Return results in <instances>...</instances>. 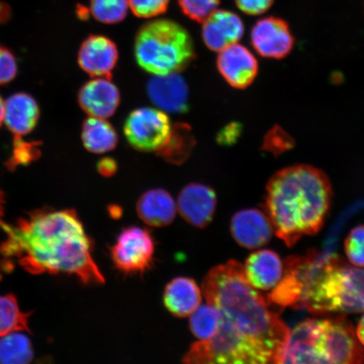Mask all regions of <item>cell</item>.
<instances>
[{"label":"cell","mask_w":364,"mask_h":364,"mask_svg":"<svg viewBox=\"0 0 364 364\" xmlns=\"http://www.w3.org/2000/svg\"><path fill=\"white\" fill-rule=\"evenodd\" d=\"M0 228L6 235L0 243L6 268L18 264L33 275L65 273L86 285L106 282L93 259L94 241L74 209H36Z\"/></svg>","instance_id":"obj_1"},{"label":"cell","mask_w":364,"mask_h":364,"mask_svg":"<svg viewBox=\"0 0 364 364\" xmlns=\"http://www.w3.org/2000/svg\"><path fill=\"white\" fill-rule=\"evenodd\" d=\"M280 307L317 316L364 311V268L334 253L309 250L286 259L283 279L268 295Z\"/></svg>","instance_id":"obj_2"},{"label":"cell","mask_w":364,"mask_h":364,"mask_svg":"<svg viewBox=\"0 0 364 364\" xmlns=\"http://www.w3.org/2000/svg\"><path fill=\"white\" fill-rule=\"evenodd\" d=\"M208 304L220 311L222 324L274 355L275 363L288 343L290 329L270 302L249 284L244 267L231 260L213 267L203 280Z\"/></svg>","instance_id":"obj_3"},{"label":"cell","mask_w":364,"mask_h":364,"mask_svg":"<svg viewBox=\"0 0 364 364\" xmlns=\"http://www.w3.org/2000/svg\"><path fill=\"white\" fill-rule=\"evenodd\" d=\"M331 198L328 176L301 164L286 167L271 177L265 208L277 237L292 247L303 236L321 230Z\"/></svg>","instance_id":"obj_4"},{"label":"cell","mask_w":364,"mask_h":364,"mask_svg":"<svg viewBox=\"0 0 364 364\" xmlns=\"http://www.w3.org/2000/svg\"><path fill=\"white\" fill-rule=\"evenodd\" d=\"M308 318L292 331L277 363H364V348L343 315Z\"/></svg>","instance_id":"obj_5"},{"label":"cell","mask_w":364,"mask_h":364,"mask_svg":"<svg viewBox=\"0 0 364 364\" xmlns=\"http://www.w3.org/2000/svg\"><path fill=\"white\" fill-rule=\"evenodd\" d=\"M134 50L138 65L154 75L179 73L195 58L188 31L179 23L166 19L149 21L141 26Z\"/></svg>","instance_id":"obj_6"},{"label":"cell","mask_w":364,"mask_h":364,"mask_svg":"<svg viewBox=\"0 0 364 364\" xmlns=\"http://www.w3.org/2000/svg\"><path fill=\"white\" fill-rule=\"evenodd\" d=\"M182 362L190 364L275 363L274 355L224 325L208 340L191 346Z\"/></svg>","instance_id":"obj_7"},{"label":"cell","mask_w":364,"mask_h":364,"mask_svg":"<svg viewBox=\"0 0 364 364\" xmlns=\"http://www.w3.org/2000/svg\"><path fill=\"white\" fill-rule=\"evenodd\" d=\"M110 250L118 271L127 275L144 274L153 265L156 240L151 231L130 226L121 231Z\"/></svg>","instance_id":"obj_8"},{"label":"cell","mask_w":364,"mask_h":364,"mask_svg":"<svg viewBox=\"0 0 364 364\" xmlns=\"http://www.w3.org/2000/svg\"><path fill=\"white\" fill-rule=\"evenodd\" d=\"M172 125L167 114L159 109L139 108L124 122V131L132 147L142 152L158 151L166 142Z\"/></svg>","instance_id":"obj_9"},{"label":"cell","mask_w":364,"mask_h":364,"mask_svg":"<svg viewBox=\"0 0 364 364\" xmlns=\"http://www.w3.org/2000/svg\"><path fill=\"white\" fill-rule=\"evenodd\" d=\"M250 43L259 55L283 59L292 52L295 39L288 23L279 17L267 16L255 23Z\"/></svg>","instance_id":"obj_10"},{"label":"cell","mask_w":364,"mask_h":364,"mask_svg":"<svg viewBox=\"0 0 364 364\" xmlns=\"http://www.w3.org/2000/svg\"><path fill=\"white\" fill-rule=\"evenodd\" d=\"M218 53V70L231 87L247 89L256 80L258 61L247 47L235 43Z\"/></svg>","instance_id":"obj_11"},{"label":"cell","mask_w":364,"mask_h":364,"mask_svg":"<svg viewBox=\"0 0 364 364\" xmlns=\"http://www.w3.org/2000/svg\"><path fill=\"white\" fill-rule=\"evenodd\" d=\"M217 207V196L210 186L192 183L181 191L177 199V210L183 220L203 229L213 220Z\"/></svg>","instance_id":"obj_12"},{"label":"cell","mask_w":364,"mask_h":364,"mask_svg":"<svg viewBox=\"0 0 364 364\" xmlns=\"http://www.w3.org/2000/svg\"><path fill=\"white\" fill-rule=\"evenodd\" d=\"M230 232L240 247L255 250L269 242L274 229L267 213L249 208L236 213L232 218Z\"/></svg>","instance_id":"obj_13"},{"label":"cell","mask_w":364,"mask_h":364,"mask_svg":"<svg viewBox=\"0 0 364 364\" xmlns=\"http://www.w3.org/2000/svg\"><path fill=\"white\" fill-rule=\"evenodd\" d=\"M120 92L108 77H97L82 86L78 94L80 106L90 117L107 118L119 107Z\"/></svg>","instance_id":"obj_14"},{"label":"cell","mask_w":364,"mask_h":364,"mask_svg":"<svg viewBox=\"0 0 364 364\" xmlns=\"http://www.w3.org/2000/svg\"><path fill=\"white\" fill-rule=\"evenodd\" d=\"M149 97L161 110L181 114L188 111V85L178 73L154 75L148 84Z\"/></svg>","instance_id":"obj_15"},{"label":"cell","mask_w":364,"mask_h":364,"mask_svg":"<svg viewBox=\"0 0 364 364\" xmlns=\"http://www.w3.org/2000/svg\"><path fill=\"white\" fill-rule=\"evenodd\" d=\"M117 60V45L107 36L91 35L81 44L78 53L79 65L95 78L110 75Z\"/></svg>","instance_id":"obj_16"},{"label":"cell","mask_w":364,"mask_h":364,"mask_svg":"<svg viewBox=\"0 0 364 364\" xmlns=\"http://www.w3.org/2000/svg\"><path fill=\"white\" fill-rule=\"evenodd\" d=\"M203 23V42L213 52L238 43L245 33L241 18L229 11L217 10Z\"/></svg>","instance_id":"obj_17"},{"label":"cell","mask_w":364,"mask_h":364,"mask_svg":"<svg viewBox=\"0 0 364 364\" xmlns=\"http://www.w3.org/2000/svg\"><path fill=\"white\" fill-rule=\"evenodd\" d=\"M243 267L249 284L257 290H272L284 277V263L279 255L270 250L252 253Z\"/></svg>","instance_id":"obj_18"},{"label":"cell","mask_w":364,"mask_h":364,"mask_svg":"<svg viewBox=\"0 0 364 364\" xmlns=\"http://www.w3.org/2000/svg\"><path fill=\"white\" fill-rule=\"evenodd\" d=\"M40 107L30 94H13L4 102V124L14 136H24L33 132L40 119Z\"/></svg>","instance_id":"obj_19"},{"label":"cell","mask_w":364,"mask_h":364,"mask_svg":"<svg viewBox=\"0 0 364 364\" xmlns=\"http://www.w3.org/2000/svg\"><path fill=\"white\" fill-rule=\"evenodd\" d=\"M164 304L173 316L180 318L190 316L202 303V292L193 279L178 277L166 287Z\"/></svg>","instance_id":"obj_20"},{"label":"cell","mask_w":364,"mask_h":364,"mask_svg":"<svg viewBox=\"0 0 364 364\" xmlns=\"http://www.w3.org/2000/svg\"><path fill=\"white\" fill-rule=\"evenodd\" d=\"M136 213L141 220L151 227H165L174 221L177 208L171 195L164 189L144 193L136 203Z\"/></svg>","instance_id":"obj_21"},{"label":"cell","mask_w":364,"mask_h":364,"mask_svg":"<svg viewBox=\"0 0 364 364\" xmlns=\"http://www.w3.org/2000/svg\"><path fill=\"white\" fill-rule=\"evenodd\" d=\"M81 139L85 148L93 154L110 152L118 143L115 129L106 119L92 117L84 122Z\"/></svg>","instance_id":"obj_22"},{"label":"cell","mask_w":364,"mask_h":364,"mask_svg":"<svg viewBox=\"0 0 364 364\" xmlns=\"http://www.w3.org/2000/svg\"><path fill=\"white\" fill-rule=\"evenodd\" d=\"M196 145L192 129L185 124L173 125L165 144L158 150L167 162L181 165L189 158Z\"/></svg>","instance_id":"obj_23"},{"label":"cell","mask_w":364,"mask_h":364,"mask_svg":"<svg viewBox=\"0 0 364 364\" xmlns=\"http://www.w3.org/2000/svg\"><path fill=\"white\" fill-rule=\"evenodd\" d=\"M34 350L28 336L21 331L0 338V363L27 364L33 362Z\"/></svg>","instance_id":"obj_24"},{"label":"cell","mask_w":364,"mask_h":364,"mask_svg":"<svg viewBox=\"0 0 364 364\" xmlns=\"http://www.w3.org/2000/svg\"><path fill=\"white\" fill-rule=\"evenodd\" d=\"M33 313L22 311L15 295H0V338L16 331L31 333L29 320Z\"/></svg>","instance_id":"obj_25"},{"label":"cell","mask_w":364,"mask_h":364,"mask_svg":"<svg viewBox=\"0 0 364 364\" xmlns=\"http://www.w3.org/2000/svg\"><path fill=\"white\" fill-rule=\"evenodd\" d=\"M223 317L218 309L211 304H200L190 316V330L199 341L208 340L220 329Z\"/></svg>","instance_id":"obj_26"},{"label":"cell","mask_w":364,"mask_h":364,"mask_svg":"<svg viewBox=\"0 0 364 364\" xmlns=\"http://www.w3.org/2000/svg\"><path fill=\"white\" fill-rule=\"evenodd\" d=\"M40 141H26L23 136H14L10 158L6 162L9 171H15L20 166H27L42 156Z\"/></svg>","instance_id":"obj_27"},{"label":"cell","mask_w":364,"mask_h":364,"mask_svg":"<svg viewBox=\"0 0 364 364\" xmlns=\"http://www.w3.org/2000/svg\"><path fill=\"white\" fill-rule=\"evenodd\" d=\"M129 0H91L90 12L95 20L104 24H116L125 19Z\"/></svg>","instance_id":"obj_28"},{"label":"cell","mask_w":364,"mask_h":364,"mask_svg":"<svg viewBox=\"0 0 364 364\" xmlns=\"http://www.w3.org/2000/svg\"><path fill=\"white\" fill-rule=\"evenodd\" d=\"M184 15L191 20L204 22L220 6V0H178Z\"/></svg>","instance_id":"obj_29"},{"label":"cell","mask_w":364,"mask_h":364,"mask_svg":"<svg viewBox=\"0 0 364 364\" xmlns=\"http://www.w3.org/2000/svg\"><path fill=\"white\" fill-rule=\"evenodd\" d=\"M345 252L353 266L364 268V225H358L350 232L345 240Z\"/></svg>","instance_id":"obj_30"},{"label":"cell","mask_w":364,"mask_h":364,"mask_svg":"<svg viewBox=\"0 0 364 364\" xmlns=\"http://www.w3.org/2000/svg\"><path fill=\"white\" fill-rule=\"evenodd\" d=\"M294 140L279 127H273L265 136L263 149L273 154H280L288 151L294 146Z\"/></svg>","instance_id":"obj_31"},{"label":"cell","mask_w":364,"mask_h":364,"mask_svg":"<svg viewBox=\"0 0 364 364\" xmlns=\"http://www.w3.org/2000/svg\"><path fill=\"white\" fill-rule=\"evenodd\" d=\"M170 0H129V6L134 16L153 18L166 13Z\"/></svg>","instance_id":"obj_32"},{"label":"cell","mask_w":364,"mask_h":364,"mask_svg":"<svg viewBox=\"0 0 364 364\" xmlns=\"http://www.w3.org/2000/svg\"><path fill=\"white\" fill-rule=\"evenodd\" d=\"M18 74L15 54L11 49L0 44V86L11 83Z\"/></svg>","instance_id":"obj_33"},{"label":"cell","mask_w":364,"mask_h":364,"mask_svg":"<svg viewBox=\"0 0 364 364\" xmlns=\"http://www.w3.org/2000/svg\"><path fill=\"white\" fill-rule=\"evenodd\" d=\"M235 3L245 15L257 16L269 11L274 0H235Z\"/></svg>","instance_id":"obj_34"},{"label":"cell","mask_w":364,"mask_h":364,"mask_svg":"<svg viewBox=\"0 0 364 364\" xmlns=\"http://www.w3.org/2000/svg\"><path fill=\"white\" fill-rule=\"evenodd\" d=\"M240 127L237 124L228 125L218 135V141L222 144H230L234 143L240 134Z\"/></svg>","instance_id":"obj_35"},{"label":"cell","mask_w":364,"mask_h":364,"mask_svg":"<svg viewBox=\"0 0 364 364\" xmlns=\"http://www.w3.org/2000/svg\"><path fill=\"white\" fill-rule=\"evenodd\" d=\"M97 169L102 176L110 177L115 175L117 171V164L112 158H103L99 161Z\"/></svg>","instance_id":"obj_36"},{"label":"cell","mask_w":364,"mask_h":364,"mask_svg":"<svg viewBox=\"0 0 364 364\" xmlns=\"http://www.w3.org/2000/svg\"><path fill=\"white\" fill-rule=\"evenodd\" d=\"M12 9L6 2L0 1V25L6 24L12 17Z\"/></svg>","instance_id":"obj_37"},{"label":"cell","mask_w":364,"mask_h":364,"mask_svg":"<svg viewBox=\"0 0 364 364\" xmlns=\"http://www.w3.org/2000/svg\"><path fill=\"white\" fill-rule=\"evenodd\" d=\"M356 334L358 339L360 341V343L364 347V315L359 321L358 326L357 327Z\"/></svg>","instance_id":"obj_38"},{"label":"cell","mask_w":364,"mask_h":364,"mask_svg":"<svg viewBox=\"0 0 364 364\" xmlns=\"http://www.w3.org/2000/svg\"><path fill=\"white\" fill-rule=\"evenodd\" d=\"M4 205H6V199H4V192L1 188H0V225L3 223L2 218L4 213Z\"/></svg>","instance_id":"obj_39"},{"label":"cell","mask_w":364,"mask_h":364,"mask_svg":"<svg viewBox=\"0 0 364 364\" xmlns=\"http://www.w3.org/2000/svg\"><path fill=\"white\" fill-rule=\"evenodd\" d=\"M4 101L0 95V127L4 124Z\"/></svg>","instance_id":"obj_40"}]
</instances>
